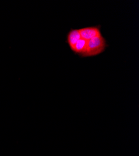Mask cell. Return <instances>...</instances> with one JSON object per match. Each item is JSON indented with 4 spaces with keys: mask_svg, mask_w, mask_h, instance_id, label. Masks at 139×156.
Here are the masks:
<instances>
[{
    "mask_svg": "<svg viewBox=\"0 0 139 156\" xmlns=\"http://www.w3.org/2000/svg\"><path fill=\"white\" fill-rule=\"evenodd\" d=\"M108 44L105 37L102 35L93 37L87 41L85 52L83 58L97 56L106 50Z\"/></svg>",
    "mask_w": 139,
    "mask_h": 156,
    "instance_id": "obj_1",
    "label": "cell"
},
{
    "mask_svg": "<svg viewBox=\"0 0 139 156\" xmlns=\"http://www.w3.org/2000/svg\"><path fill=\"white\" fill-rule=\"evenodd\" d=\"M101 26H93L79 29L81 38L86 41H89L91 39L102 35L100 31Z\"/></svg>",
    "mask_w": 139,
    "mask_h": 156,
    "instance_id": "obj_2",
    "label": "cell"
},
{
    "mask_svg": "<svg viewBox=\"0 0 139 156\" xmlns=\"http://www.w3.org/2000/svg\"><path fill=\"white\" fill-rule=\"evenodd\" d=\"M81 38L79 29H72L68 32L66 37V43L71 51H72L75 44Z\"/></svg>",
    "mask_w": 139,
    "mask_h": 156,
    "instance_id": "obj_3",
    "label": "cell"
},
{
    "mask_svg": "<svg viewBox=\"0 0 139 156\" xmlns=\"http://www.w3.org/2000/svg\"><path fill=\"white\" fill-rule=\"evenodd\" d=\"M87 41L84 40L82 38H81L76 43V44H75L72 51L74 54L78 55L81 58H83L87 47Z\"/></svg>",
    "mask_w": 139,
    "mask_h": 156,
    "instance_id": "obj_4",
    "label": "cell"
}]
</instances>
